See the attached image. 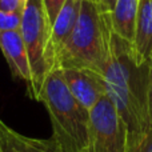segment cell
<instances>
[{
  "mask_svg": "<svg viewBox=\"0 0 152 152\" xmlns=\"http://www.w3.org/2000/svg\"><path fill=\"white\" fill-rule=\"evenodd\" d=\"M103 79L108 99L127 126L128 137L150 128V61L137 64L134 58L132 43L116 36L113 32Z\"/></svg>",
  "mask_w": 152,
  "mask_h": 152,
  "instance_id": "6da1fadb",
  "label": "cell"
},
{
  "mask_svg": "<svg viewBox=\"0 0 152 152\" xmlns=\"http://www.w3.org/2000/svg\"><path fill=\"white\" fill-rule=\"evenodd\" d=\"M111 37L110 12L97 0H81L74 31L56 55V68H87L103 75Z\"/></svg>",
  "mask_w": 152,
  "mask_h": 152,
  "instance_id": "7a4b0ae2",
  "label": "cell"
},
{
  "mask_svg": "<svg viewBox=\"0 0 152 152\" xmlns=\"http://www.w3.org/2000/svg\"><path fill=\"white\" fill-rule=\"evenodd\" d=\"M52 126V140L63 152H80L89 132V111L69 92L60 69L47 75L39 95Z\"/></svg>",
  "mask_w": 152,
  "mask_h": 152,
  "instance_id": "3957f363",
  "label": "cell"
},
{
  "mask_svg": "<svg viewBox=\"0 0 152 152\" xmlns=\"http://www.w3.org/2000/svg\"><path fill=\"white\" fill-rule=\"evenodd\" d=\"M52 26L47 16L43 0H27L21 15L20 34L26 44L32 74L31 95L39 99L47 75L56 68L52 45Z\"/></svg>",
  "mask_w": 152,
  "mask_h": 152,
  "instance_id": "277c9868",
  "label": "cell"
},
{
  "mask_svg": "<svg viewBox=\"0 0 152 152\" xmlns=\"http://www.w3.org/2000/svg\"><path fill=\"white\" fill-rule=\"evenodd\" d=\"M128 129L115 105L104 96L89 111V132L80 152H127Z\"/></svg>",
  "mask_w": 152,
  "mask_h": 152,
  "instance_id": "5b68a950",
  "label": "cell"
},
{
  "mask_svg": "<svg viewBox=\"0 0 152 152\" xmlns=\"http://www.w3.org/2000/svg\"><path fill=\"white\" fill-rule=\"evenodd\" d=\"M60 74L69 92L86 110L91 111L103 97L107 96L102 74L87 68H61Z\"/></svg>",
  "mask_w": 152,
  "mask_h": 152,
  "instance_id": "8992f818",
  "label": "cell"
},
{
  "mask_svg": "<svg viewBox=\"0 0 152 152\" xmlns=\"http://www.w3.org/2000/svg\"><path fill=\"white\" fill-rule=\"evenodd\" d=\"M0 50H1L3 55L10 66L12 75L15 77L27 81L29 88H31V66H29L28 53H27V48L23 42L20 29L0 32Z\"/></svg>",
  "mask_w": 152,
  "mask_h": 152,
  "instance_id": "52a82bcc",
  "label": "cell"
},
{
  "mask_svg": "<svg viewBox=\"0 0 152 152\" xmlns=\"http://www.w3.org/2000/svg\"><path fill=\"white\" fill-rule=\"evenodd\" d=\"M132 51L137 64L150 61L152 56V0H139Z\"/></svg>",
  "mask_w": 152,
  "mask_h": 152,
  "instance_id": "ba28073f",
  "label": "cell"
},
{
  "mask_svg": "<svg viewBox=\"0 0 152 152\" xmlns=\"http://www.w3.org/2000/svg\"><path fill=\"white\" fill-rule=\"evenodd\" d=\"M80 7L81 0H66L59 15L53 21L51 37H52V45L55 51V60L56 55L60 52V50L64 47V44L74 31L76 21L80 15Z\"/></svg>",
  "mask_w": 152,
  "mask_h": 152,
  "instance_id": "9c48e42d",
  "label": "cell"
},
{
  "mask_svg": "<svg viewBox=\"0 0 152 152\" xmlns=\"http://www.w3.org/2000/svg\"><path fill=\"white\" fill-rule=\"evenodd\" d=\"M137 7L139 0H116L115 7L110 12L112 32L129 43L135 37Z\"/></svg>",
  "mask_w": 152,
  "mask_h": 152,
  "instance_id": "30bf717a",
  "label": "cell"
},
{
  "mask_svg": "<svg viewBox=\"0 0 152 152\" xmlns=\"http://www.w3.org/2000/svg\"><path fill=\"white\" fill-rule=\"evenodd\" d=\"M0 140L18 152H63L51 139H36L19 134L0 120Z\"/></svg>",
  "mask_w": 152,
  "mask_h": 152,
  "instance_id": "8fae6325",
  "label": "cell"
},
{
  "mask_svg": "<svg viewBox=\"0 0 152 152\" xmlns=\"http://www.w3.org/2000/svg\"><path fill=\"white\" fill-rule=\"evenodd\" d=\"M127 152H152V127L136 136L128 137Z\"/></svg>",
  "mask_w": 152,
  "mask_h": 152,
  "instance_id": "7c38bea8",
  "label": "cell"
},
{
  "mask_svg": "<svg viewBox=\"0 0 152 152\" xmlns=\"http://www.w3.org/2000/svg\"><path fill=\"white\" fill-rule=\"evenodd\" d=\"M20 26H21L20 13L7 12V11L0 10V32L20 29Z\"/></svg>",
  "mask_w": 152,
  "mask_h": 152,
  "instance_id": "4fadbf2b",
  "label": "cell"
},
{
  "mask_svg": "<svg viewBox=\"0 0 152 152\" xmlns=\"http://www.w3.org/2000/svg\"><path fill=\"white\" fill-rule=\"evenodd\" d=\"M43 3H44V7H45V11H47L48 19H50V23H51V26H52L56 16L60 12L61 7H63L64 3H66V0H43Z\"/></svg>",
  "mask_w": 152,
  "mask_h": 152,
  "instance_id": "5bb4252c",
  "label": "cell"
},
{
  "mask_svg": "<svg viewBox=\"0 0 152 152\" xmlns=\"http://www.w3.org/2000/svg\"><path fill=\"white\" fill-rule=\"evenodd\" d=\"M27 0H0V10L23 15Z\"/></svg>",
  "mask_w": 152,
  "mask_h": 152,
  "instance_id": "9a60e30c",
  "label": "cell"
},
{
  "mask_svg": "<svg viewBox=\"0 0 152 152\" xmlns=\"http://www.w3.org/2000/svg\"><path fill=\"white\" fill-rule=\"evenodd\" d=\"M148 113H150V126L152 127V56L150 59V86H148Z\"/></svg>",
  "mask_w": 152,
  "mask_h": 152,
  "instance_id": "2e32d148",
  "label": "cell"
},
{
  "mask_svg": "<svg viewBox=\"0 0 152 152\" xmlns=\"http://www.w3.org/2000/svg\"><path fill=\"white\" fill-rule=\"evenodd\" d=\"M97 1H99L100 5H102L105 11H108V12H111L116 4V0H97Z\"/></svg>",
  "mask_w": 152,
  "mask_h": 152,
  "instance_id": "e0dca14e",
  "label": "cell"
},
{
  "mask_svg": "<svg viewBox=\"0 0 152 152\" xmlns=\"http://www.w3.org/2000/svg\"><path fill=\"white\" fill-rule=\"evenodd\" d=\"M0 150H1V152H18L15 150V148H12L11 145L5 144V143H3L1 140H0Z\"/></svg>",
  "mask_w": 152,
  "mask_h": 152,
  "instance_id": "ac0fdd59",
  "label": "cell"
},
{
  "mask_svg": "<svg viewBox=\"0 0 152 152\" xmlns=\"http://www.w3.org/2000/svg\"><path fill=\"white\" fill-rule=\"evenodd\" d=\"M0 152H1V150H0Z\"/></svg>",
  "mask_w": 152,
  "mask_h": 152,
  "instance_id": "d6986e66",
  "label": "cell"
}]
</instances>
